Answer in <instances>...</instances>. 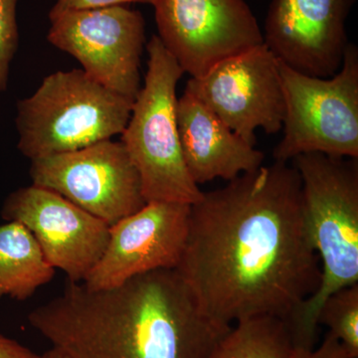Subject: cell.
Wrapping results in <instances>:
<instances>
[{
  "label": "cell",
  "instance_id": "cell-1",
  "mask_svg": "<svg viewBox=\"0 0 358 358\" xmlns=\"http://www.w3.org/2000/svg\"><path fill=\"white\" fill-rule=\"evenodd\" d=\"M176 270L219 327L257 317L287 322L322 277L293 164L274 162L203 192L190 205Z\"/></svg>",
  "mask_w": 358,
  "mask_h": 358
},
{
  "label": "cell",
  "instance_id": "cell-2",
  "mask_svg": "<svg viewBox=\"0 0 358 358\" xmlns=\"http://www.w3.org/2000/svg\"><path fill=\"white\" fill-rule=\"evenodd\" d=\"M27 320L70 358H207L230 329L211 322L169 268L112 289L68 281L62 294Z\"/></svg>",
  "mask_w": 358,
  "mask_h": 358
},
{
  "label": "cell",
  "instance_id": "cell-3",
  "mask_svg": "<svg viewBox=\"0 0 358 358\" xmlns=\"http://www.w3.org/2000/svg\"><path fill=\"white\" fill-rule=\"evenodd\" d=\"M357 159L313 152L292 160L300 174L306 229L322 262L319 288L286 322L294 348H315L324 301L358 284Z\"/></svg>",
  "mask_w": 358,
  "mask_h": 358
},
{
  "label": "cell",
  "instance_id": "cell-4",
  "mask_svg": "<svg viewBox=\"0 0 358 358\" xmlns=\"http://www.w3.org/2000/svg\"><path fill=\"white\" fill-rule=\"evenodd\" d=\"M133 103L82 69L58 71L17 103L18 150L34 160L112 140L128 124Z\"/></svg>",
  "mask_w": 358,
  "mask_h": 358
},
{
  "label": "cell",
  "instance_id": "cell-5",
  "mask_svg": "<svg viewBox=\"0 0 358 358\" xmlns=\"http://www.w3.org/2000/svg\"><path fill=\"white\" fill-rule=\"evenodd\" d=\"M145 84L134 99L121 141L140 174L147 202L192 205L203 192L186 169L176 122V87L183 73L157 35L147 45Z\"/></svg>",
  "mask_w": 358,
  "mask_h": 358
},
{
  "label": "cell",
  "instance_id": "cell-6",
  "mask_svg": "<svg viewBox=\"0 0 358 358\" xmlns=\"http://www.w3.org/2000/svg\"><path fill=\"white\" fill-rule=\"evenodd\" d=\"M280 62V61H279ZM284 90V136L273 152L275 162L324 154L358 159V48L348 43L333 77L308 76L280 62Z\"/></svg>",
  "mask_w": 358,
  "mask_h": 358
},
{
  "label": "cell",
  "instance_id": "cell-7",
  "mask_svg": "<svg viewBox=\"0 0 358 358\" xmlns=\"http://www.w3.org/2000/svg\"><path fill=\"white\" fill-rule=\"evenodd\" d=\"M47 40L76 59L89 77L134 101L141 88L145 23L124 6L75 9L49 16Z\"/></svg>",
  "mask_w": 358,
  "mask_h": 358
},
{
  "label": "cell",
  "instance_id": "cell-8",
  "mask_svg": "<svg viewBox=\"0 0 358 358\" xmlns=\"http://www.w3.org/2000/svg\"><path fill=\"white\" fill-rule=\"evenodd\" d=\"M32 185L58 193L113 226L145 206L140 174L122 141L31 160Z\"/></svg>",
  "mask_w": 358,
  "mask_h": 358
},
{
  "label": "cell",
  "instance_id": "cell-9",
  "mask_svg": "<svg viewBox=\"0 0 358 358\" xmlns=\"http://www.w3.org/2000/svg\"><path fill=\"white\" fill-rule=\"evenodd\" d=\"M152 6L157 37L192 78L264 44L263 31L245 0H154Z\"/></svg>",
  "mask_w": 358,
  "mask_h": 358
},
{
  "label": "cell",
  "instance_id": "cell-10",
  "mask_svg": "<svg viewBox=\"0 0 358 358\" xmlns=\"http://www.w3.org/2000/svg\"><path fill=\"white\" fill-rule=\"evenodd\" d=\"M185 91L192 94L249 145L255 131L279 133L286 106L280 62L265 44L238 54L190 78Z\"/></svg>",
  "mask_w": 358,
  "mask_h": 358
},
{
  "label": "cell",
  "instance_id": "cell-11",
  "mask_svg": "<svg viewBox=\"0 0 358 358\" xmlns=\"http://www.w3.org/2000/svg\"><path fill=\"white\" fill-rule=\"evenodd\" d=\"M1 217L24 225L48 263L71 282H84L109 241L107 223L40 186L11 192L2 205Z\"/></svg>",
  "mask_w": 358,
  "mask_h": 358
},
{
  "label": "cell",
  "instance_id": "cell-12",
  "mask_svg": "<svg viewBox=\"0 0 358 358\" xmlns=\"http://www.w3.org/2000/svg\"><path fill=\"white\" fill-rule=\"evenodd\" d=\"M190 205L147 202L110 227L107 247L84 280L90 289H112L136 275L176 270L187 237Z\"/></svg>",
  "mask_w": 358,
  "mask_h": 358
},
{
  "label": "cell",
  "instance_id": "cell-13",
  "mask_svg": "<svg viewBox=\"0 0 358 358\" xmlns=\"http://www.w3.org/2000/svg\"><path fill=\"white\" fill-rule=\"evenodd\" d=\"M355 0H272L264 44L275 57L308 76L333 77L343 65L346 20Z\"/></svg>",
  "mask_w": 358,
  "mask_h": 358
},
{
  "label": "cell",
  "instance_id": "cell-14",
  "mask_svg": "<svg viewBox=\"0 0 358 358\" xmlns=\"http://www.w3.org/2000/svg\"><path fill=\"white\" fill-rule=\"evenodd\" d=\"M176 122L186 169L197 185L233 180L263 166L264 154L231 131L192 94L176 102Z\"/></svg>",
  "mask_w": 358,
  "mask_h": 358
},
{
  "label": "cell",
  "instance_id": "cell-15",
  "mask_svg": "<svg viewBox=\"0 0 358 358\" xmlns=\"http://www.w3.org/2000/svg\"><path fill=\"white\" fill-rule=\"evenodd\" d=\"M36 239L20 222L0 225V301L31 298L55 275Z\"/></svg>",
  "mask_w": 358,
  "mask_h": 358
},
{
  "label": "cell",
  "instance_id": "cell-16",
  "mask_svg": "<svg viewBox=\"0 0 358 358\" xmlns=\"http://www.w3.org/2000/svg\"><path fill=\"white\" fill-rule=\"evenodd\" d=\"M293 348L285 320L257 317L233 324L207 358H289Z\"/></svg>",
  "mask_w": 358,
  "mask_h": 358
},
{
  "label": "cell",
  "instance_id": "cell-17",
  "mask_svg": "<svg viewBox=\"0 0 358 358\" xmlns=\"http://www.w3.org/2000/svg\"><path fill=\"white\" fill-rule=\"evenodd\" d=\"M319 324L329 327L348 358H358V284L334 292L324 301Z\"/></svg>",
  "mask_w": 358,
  "mask_h": 358
},
{
  "label": "cell",
  "instance_id": "cell-18",
  "mask_svg": "<svg viewBox=\"0 0 358 358\" xmlns=\"http://www.w3.org/2000/svg\"><path fill=\"white\" fill-rule=\"evenodd\" d=\"M18 1L0 0V93L7 88L10 65L20 43Z\"/></svg>",
  "mask_w": 358,
  "mask_h": 358
},
{
  "label": "cell",
  "instance_id": "cell-19",
  "mask_svg": "<svg viewBox=\"0 0 358 358\" xmlns=\"http://www.w3.org/2000/svg\"><path fill=\"white\" fill-rule=\"evenodd\" d=\"M154 0H56L49 16L75 10V9L100 8V7L126 6L129 3H148L152 6Z\"/></svg>",
  "mask_w": 358,
  "mask_h": 358
},
{
  "label": "cell",
  "instance_id": "cell-20",
  "mask_svg": "<svg viewBox=\"0 0 358 358\" xmlns=\"http://www.w3.org/2000/svg\"><path fill=\"white\" fill-rule=\"evenodd\" d=\"M289 358H348L345 348L341 343L327 334L322 345L313 350L293 348Z\"/></svg>",
  "mask_w": 358,
  "mask_h": 358
},
{
  "label": "cell",
  "instance_id": "cell-21",
  "mask_svg": "<svg viewBox=\"0 0 358 358\" xmlns=\"http://www.w3.org/2000/svg\"><path fill=\"white\" fill-rule=\"evenodd\" d=\"M0 358H41V355L0 334Z\"/></svg>",
  "mask_w": 358,
  "mask_h": 358
},
{
  "label": "cell",
  "instance_id": "cell-22",
  "mask_svg": "<svg viewBox=\"0 0 358 358\" xmlns=\"http://www.w3.org/2000/svg\"><path fill=\"white\" fill-rule=\"evenodd\" d=\"M41 358H70L66 353L61 352L58 348H52L41 355Z\"/></svg>",
  "mask_w": 358,
  "mask_h": 358
}]
</instances>
